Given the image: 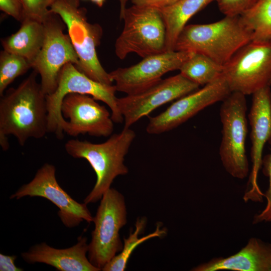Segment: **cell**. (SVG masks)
Returning <instances> with one entry per match:
<instances>
[{
  "label": "cell",
  "instance_id": "obj_1",
  "mask_svg": "<svg viewBox=\"0 0 271 271\" xmlns=\"http://www.w3.org/2000/svg\"><path fill=\"white\" fill-rule=\"evenodd\" d=\"M34 70L16 88H11L0 100V145L9 148L8 136H14L23 146L30 138L39 139L48 133L46 95L37 81Z\"/></svg>",
  "mask_w": 271,
  "mask_h": 271
},
{
  "label": "cell",
  "instance_id": "obj_2",
  "mask_svg": "<svg viewBox=\"0 0 271 271\" xmlns=\"http://www.w3.org/2000/svg\"><path fill=\"white\" fill-rule=\"evenodd\" d=\"M135 137L133 130L123 128L102 143L78 140H70L65 143L67 154L74 158L87 160L96 175V183L84 203L88 204L100 200L116 177L128 173L124 157Z\"/></svg>",
  "mask_w": 271,
  "mask_h": 271
},
{
  "label": "cell",
  "instance_id": "obj_3",
  "mask_svg": "<svg viewBox=\"0 0 271 271\" xmlns=\"http://www.w3.org/2000/svg\"><path fill=\"white\" fill-rule=\"evenodd\" d=\"M252 40V32L243 25L239 16H225L212 23L186 25L178 37L174 50L200 53L224 66Z\"/></svg>",
  "mask_w": 271,
  "mask_h": 271
},
{
  "label": "cell",
  "instance_id": "obj_4",
  "mask_svg": "<svg viewBox=\"0 0 271 271\" xmlns=\"http://www.w3.org/2000/svg\"><path fill=\"white\" fill-rule=\"evenodd\" d=\"M50 12L59 16L66 26L68 35L78 56L76 67L91 79L108 85L113 81L100 63L96 51L102 35L101 27L87 20L86 9L79 0H55Z\"/></svg>",
  "mask_w": 271,
  "mask_h": 271
},
{
  "label": "cell",
  "instance_id": "obj_5",
  "mask_svg": "<svg viewBox=\"0 0 271 271\" xmlns=\"http://www.w3.org/2000/svg\"><path fill=\"white\" fill-rule=\"evenodd\" d=\"M116 91L115 85L97 82L80 71L74 64H65L59 73L56 90L46 95L48 133L55 134L59 139L63 137L66 120L62 115L61 105L64 97L72 93L89 95L103 102L110 108L113 122L122 123L124 119L118 109Z\"/></svg>",
  "mask_w": 271,
  "mask_h": 271
},
{
  "label": "cell",
  "instance_id": "obj_6",
  "mask_svg": "<svg viewBox=\"0 0 271 271\" xmlns=\"http://www.w3.org/2000/svg\"><path fill=\"white\" fill-rule=\"evenodd\" d=\"M122 19L124 27L114 45L119 59L131 53L144 58L166 51V28L158 9L133 5L126 8Z\"/></svg>",
  "mask_w": 271,
  "mask_h": 271
},
{
  "label": "cell",
  "instance_id": "obj_7",
  "mask_svg": "<svg viewBox=\"0 0 271 271\" xmlns=\"http://www.w3.org/2000/svg\"><path fill=\"white\" fill-rule=\"evenodd\" d=\"M93 222L94 228L88 244V257L94 266L102 270L123 248L119 231L127 222L123 195L110 188L101 199Z\"/></svg>",
  "mask_w": 271,
  "mask_h": 271
},
{
  "label": "cell",
  "instance_id": "obj_8",
  "mask_svg": "<svg viewBox=\"0 0 271 271\" xmlns=\"http://www.w3.org/2000/svg\"><path fill=\"white\" fill-rule=\"evenodd\" d=\"M222 102L220 109L222 126L220 159L228 174L234 178L243 179L249 173L245 150L247 133L245 95L231 92Z\"/></svg>",
  "mask_w": 271,
  "mask_h": 271
},
{
  "label": "cell",
  "instance_id": "obj_9",
  "mask_svg": "<svg viewBox=\"0 0 271 271\" xmlns=\"http://www.w3.org/2000/svg\"><path fill=\"white\" fill-rule=\"evenodd\" d=\"M223 75L231 92L245 95L271 85V40L251 41L223 66Z\"/></svg>",
  "mask_w": 271,
  "mask_h": 271
},
{
  "label": "cell",
  "instance_id": "obj_10",
  "mask_svg": "<svg viewBox=\"0 0 271 271\" xmlns=\"http://www.w3.org/2000/svg\"><path fill=\"white\" fill-rule=\"evenodd\" d=\"M43 23L45 38L32 68L40 76L43 92L49 95L57 87L62 67L69 63L77 67L79 59L68 34L64 32L66 26L59 16L50 12Z\"/></svg>",
  "mask_w": 271,
  "mask_h": 271
},
{
  "label": "cell",
  "instance_id": "obj_11",
  "mask_svg": "<svg viewBox=\"0 0 271 271\" xmlns=\"http://www.w3.org/2000/svg\"><path fill=\"white\" fill-rule=\"evenodd\" d=\"M26 196L43 197L52 202L59 209L58 216L67 227L78 226L83 221H93V217L87 204L77 202L59 185L56 177V168L52 164H44L34 178L22 185L10 198L19 199Z\"/></svg>",
  "mask_w": 271,
  "mask_h": 271
},
{
  "label": "cell",
  "instance_id": "obj_12",
  "mask_svg": "<svg viewBox=\"0 0 271 271\" xmlns=\"http://www.w3.org/2000/svg\"><path fill=\"white\" fill-rule=\"evenodd\" d=\"M199 86L179 73L161 79L142 91L118 98L117 105L123 117L124 128H129L160 106L198 90Z\"/></svg>",
  "mask_w": 271,
  "mask_h": 271
},
{
  "label": "cell",
  "instance_id": "obj_13",
  "mask_svg": "<svg viewBox=\"0 0 271 271\" xmlns=\"http://www.w3.org/2000/svg\"><path fill=\"white\" fill-rule=\"evenodd\" d=\"M193 52L165 51L151 55L138 63L109 73L116 91L127 95L137 93L154 85L166 73L179 70Z\"/></svg>",
  "mask_w": 271,
  "mask_h": 271
},
{
  "label": "cell",
  "instance_id": "obj_14",
  "mask_svg": "<svg viewBox=\"0 0 271 271\" xmlns=\"http://www.w3.org/2000/svg\"><path fill=\"white\" fill-rule=\"evenodd\" d=\"M231 92L222 74L200 89L179 98L159 115L150 117L146 131L158 134L172 130L207 106L222 101Z\"/></svg>",
  "mask_w": 271,
  "mask_h": 271
},
{
  "label": "cell",
  "instance_id": "obj_15",
  "mask_svg": "<svg viewBox=\"0 0 271 271\" xmlns=\"http://www.w3.org/2000/svg\"><path fill=\"white\" fill-rule=\"evenodd\" d=\"M248 114L250 125V151L252 163L247 186L243 199L244 202H261L263 193L257 183L259 170L262 167V152L264 145L271 138V90L264 87L252 94Z\"/></svg>",
  "mask_w": 271,
  "mask_h": 271
},
{
  "label": "cell",
  "instance_id": "obj_16",
  "mask_svg": "<svg viewBox=\"0 0 271 271\" xmlns=\"http://www.w3.org/2000/svg\"><path fill=\"white\" fill-rule=\"evenodd\" d=\"M93 97L84 94L69 93L63 99L61 112L66 120L64 132L76 137L87 133L107 137L113 130L111 114Z\"/></svg>",
  "mask_w": 271,
  "mask_h": 271
},
{
  "label": "cell",
  "instance_id": "obj_17",
  "mask_svg": "<svg viewBox=\"0 0 271 271\" xmlns=\"http://www.w3.org/2000/svg\"><path fill=\"white\" fill-rule=\"evenodd\" d=\"M87 238L80 236L77 243L64 249L52 247L45 242L34 245L21 253L23 259L29 263H44L59 271H99L87 257Z\"/></svg>",
  "mask_w": 271,
  "mask_h": 271
},
{
  "label": "cell",
  "instance_id": "obj_18",
  "mask_svg": "<svg viewBox=\"0 0 271 271\" xmlns=\"http://www.w3.org/2000/svg\"><path fill=\"white\" fill-rule=\"evenodd\" d=\"M271 271V243L250 238L237 253L227 257H214L192 268L193 271Z\"/></svg>",
  "mask_w": 271,
  "mask_h": 271
},
{
  "label": "cell",
  "instance_id": "obj_19",
  "mask_svg": "<svg viewBox=\"0 0 271 271\" xmlns=\"http://www.w3.org/2000/svg\"><path fill=\"white\" fill-rule=\"evenodd\" d=\"M45 38L43 23L24 18L20 29L14 34L1 40L4 50L22 56L32 64L42 47Z\"/></svg>",
  "mask_w": 271,
  "mask_h": 271
},
{
  "label": "cell",
  "instance_id": "obj_20",
  "mask_svg": "<svg viewBox=\"0 0 271 271\" xmlns=\"http://www.w3.org/2000/svg\"><path fill=\"white\" fill-rule=\"evenodd\" d=\"M218 1L180 0L169 6L158 9L166 28V51H174L178 36L194 15L211 3Z\"/></svg>",
  "mask_w": 271,
  "mask_h": 271
},
{
  "label": "cell",
  "instance_id": "obj_21",
  "mask_svg": "<svg viewBox=\"0 0 271 271\" xmlns=\"http://www.w3.org/2000/svg\"><path fill=\"white\" fill-rule=\"evenodd\" d=\"M179 70L189 80L199 85H205L222 75L223 66L205 55L193 53Z\"/></svg>",
  "mask_w": 271,
  "mask_h": 271
},
{
  "label": "cell",
  "instance_id": "obj_22",
  "mask_svg": "<svg viewBox=\"0 0 271 271\" xmlns=\"http://www.w3.org/2000/svg\"><path fill=\"white\" fill-rule=\"evenodd\" d=\"M239 17L243 25L252 32V41L271 40V0H257Z\"/></svg>",
  "mask_w": 271,
  "mask_h": 271
},
{
  "label": "cell",
  "instance_id": "obj_23",
  "mask_svg": "<svg viewBox=\"0 0 271 271\" xmlns=\"http://www.w3.org/2000/svg\"><path fill=\"white\" fill-rule=\"evenodd\" d=\"M146 224L145 218L138 219L136 223V229L131 231L127 238H124V244L119 253L114 256L102 268L103 271H124L129 257L133 250L144 241L155 237H161L166 234L165 229H161L157 225L156 230L148 235L140 238Z\"/></svg>",
  "mask_w": 271,
  "mask_h": 271
},
{
  "label": "cell",
  "instance_id": "obj_24",
  "mask_svg": "<svg viewBox=\"0 0 271 271\" xmlns=\"http://www.w3.org/2000/svg\"><path fill=\"white\" fill-rule=\"evenodd\" d=\"M31 68V63L24 57L7 52H0V95L18 77L23 75Z\"/></svg>",
  "mask_w": 271,
  "mask_h": 271
},
{
  "label": "cell",
  "instance_id": "obj_25",
  "mask_svg": "<svg viewBox=\"0 0 271 271\" xmlns=\"http://www.w3.org/2000/svg\"><path fill=\"white\" fill-rule=\"evenodd\" d=\"M24 18L43 23L50 14V8L55 0H21Z\"/></svg>",
  "mask_w": 271,
  "mask_h": 271
},
{
  "label": "cell",
  "instance_id": "obj_26",
  "mask_svg": "<svg viewBox=\"0 0 271 271\" xmlns=\"http://www.w3.org/2000/svg\"><path fill=\"white\" fill-rule=\"evenodd\" d=\"M268 142L271 146V138ZM262 167L263 174L268 177L269 179L268 188L263 194L267 203L262 211L254 215L252 222L253 224L262 222H271V149L269 154L262 158Z\"/></svg>",
  "mask_w": 271,
  "mask_h": 271
},
{
  "label": "cell",
  "instance_id": "obj_27",
  "mask_svg": "<svg viewBox=\"0 0 271 271\" xmlns=\"http://www.w3.org/2000/svg\"><path fill=\"white\" fill-rule=\"evenodd\" d=\"M257 0H218L220 11L226 16H240L250 8Z\"/></svg>",
  "mask_w": 271,
  "mask_h": 271
},
{
  "label": "cell",
  "instance_id": "obj_28",
  "mask_svg": "<svg viewBox=\"0 0 271 271\" xmlns=\"http://www.w3.org/2000/svg\"><path fill=\"white\" fill-rule=\"evenodd\" d=\"M0 10L16 20L22 22L24 18L21 0H0Z\"/></svg>",
  "mask_w": 271,
  "mask_h": 271
},
{
  "label": "cell",
  "instance_id": "obj_29",
  "mask_svg": "<svg viewBox=\"0 0 271 271\" xmlns=\"http://www.w3.org/2000/svg\"><path fill=\"white\" fill-rule=\"evenodd\" d=\"M16 255H8L0 254L1 271H22L23 268L17 266L15 263Z\"/></svg>",
  "mask_w": 271,
  "mask_h": 271
},
{
  "label": "cell",
  "instance_id": "obj_30",
  "mask_svg": "<svg viewBox=\"0 0 271 271\" xmlns=\"http://www.w3.org/2000/svg\"><path fill=\"white\" fill-rule=\"evenodd\" d=\"M180 0H131L133 5L145 6L158 9L171 5Z\"/></svg>",
  "mask_w": 271,
  "mask_h": 271
},
{
  "label": "cell",
  "instance_id": "obj_31",
  "mask_svg": "<svg viewBox=\"0 0 271 271\" xmlns=\"http://www.w3.org/2000/svg\"><path fill=\"white\" fill-rule=\"evenodd\" d=\"M117 1L119 2V4H120L119 18L120 19H122L125 10L126 8V4L128 0H117Z\"/></svg>",
  "mask_w": 271,
  "mask_h": 271
},
{
  "label": "cell",
  "instance_id": "obj_32",
  "mask_svg": "<svg viewBox=\"0 0 271 271\" xmlns=\"http://www.w3.org/2000/svg\"><path fill=\"white\" fill-rule=\"evenodd\" d=\"M92 2L96 4L99 7H101L104 4L105 0H90Z\"/></svg>",
  "mask_w": 271,
  "mask_h": 271
}]
</instances>
